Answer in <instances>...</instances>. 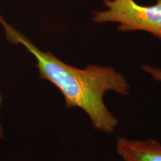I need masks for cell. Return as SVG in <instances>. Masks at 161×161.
Returning a JSON list of instances; mask_svg holds the SVG:
<instances>
[{"instance_id":"obj_1","label":"cell","mask_w":161,"mask_h":161,"mask_svg":"<svg viewBox=\"0 0 161 161\" xmlns=\"http://www.w3.org/2000/svg\"><path fill=\"white\" fill-rule=\"evenodd\" d=\"M0 23L7 39L21 44L37 60L40 79L49 80L63 95L67 109L79 108L86 113L96 130L111 134L118 125V119L110 111L104 102L107 92L129 95L130 86L123 74L110 66L89 64L80 69L66 64L49 52H44L10 25L0 15Z\"/></svg>"},{"instance_id":"obj_2","label":"cell","mask_w":161,"mask_h":161,"mask_svg":"<svg viewBox=\"0 0 161 161\" xmlns=\"http://www.w3.org/2000/svg\"><path fill=\"white\" fill-rule=\"evenodd\" d=\"M107 10L94 11L96 23H116L122 32L146 31L161 40V0L152 5H140L134 0H104Z\"/></svg>"},{"instance_id":"obj_3","label":"cell","mask_w":161,"mask_h":161,"mask_svg":"<svg viewBox=\"0 0 161 161\" xmlns=\"http://www.w3.org/2000/svg\"><path fill=\"white\" fill-rule=\"evenodd\" d=\"M116 146L123 161H161V144L154 139L136 140L120 136Z\"/></svg>"},{"instance_id":"obj_4","label":"cell","mask_w":161,"mask_h":161,"mask_svg":"<svg viewBox=\"0 0 161 161\" xmlns=\"http://www.w3.org/2000/svg\"><path fill=\"white\" fill-rule=\"evenodd\" d=\"M142 69L148 73L153 79L161 82V69L156 66H153L145 64L142 66Z\"/></svg>"},{"instance_id":"obj_5","label":"cell","mask_w":161,"mask_h":161,"mask_svg":"<svg viewBox=\"0 0 161 161\" xmlns=\"http://www.w3.org/2000/svg\"><path fill=\"white\" fill-rule=\"evenodd\" d=\"M2 103H3V96H2L1 94H0V108H1ZM3 128H2L1 123H0V137H3Z\"/></svg>"}]
</instances>
